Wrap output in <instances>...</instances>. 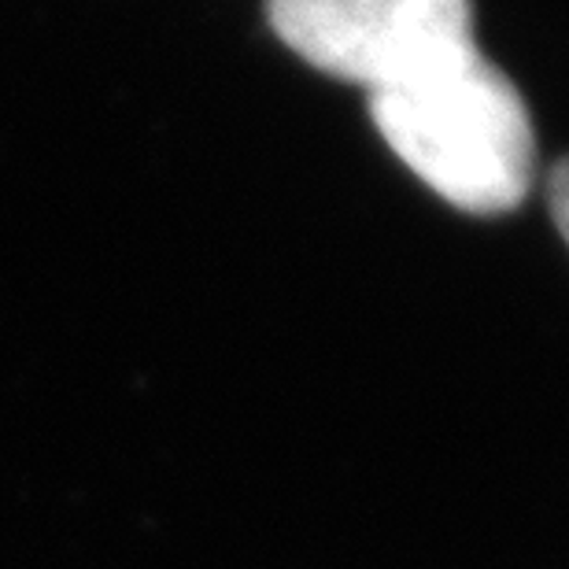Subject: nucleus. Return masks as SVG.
<instances>
[{
	"instance_id": "obj_1",
	"label": "nucleus",
	"mask_w": 569,
	"mask_h": 569,
	"mask_svg": "<svg viewBox=\"0 0 569 569\" xmlns=\"http://www.w3.org/2000/svg\"><path fill=\"white\" fill-rule=\"evenodd\" d=\"M370 116L392 152L455 208L499 214L526 200L529 111L477 44L422 78L370 93Z\"/></svg>"
},
{
	"instance_id": "obj_2",
	"label": "nucleus",
	"mask_w": 569,
	"mask_h": 569,
	"mask_svg": "<svg viewBox=\"0 0 569 569\" xmlns=\"http://www.w3.org/2000/svg\"><path fill=\"white\" fill-rule=\"evenodd\" d=\"M270 27L318 71L370 93L473 49L470 0H270Z\"/></svg>"
},
{
	"instance_id": "obj_3",
	"label": "nucleus",
	"mask_w": 569,
	"mask_h": 569,
	"mask_svg": "<svg viewBox=\"0 0 569 569\" xmlns=\"http://www.w3.org/2000/svg\"><path fill=\"white\" fill-rule=\"evenodd\" d=\"M566 167L555 170L551 178V214H555V226H559V233H566Z\"/></svg>"
}]
</instances>
